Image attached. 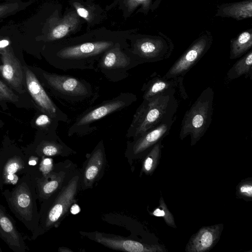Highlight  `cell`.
<instances>
[{
    "label": "cell",
    "instance_id": "cell-1",
    "mask_svg": "<svg viewBox=\"0 0 252 252\" xmlns=\"http://www.w3.org/2000/svg\"><path fill=\"white\" fill-rule=\"evenodd\" d=\"M1 194L11 211L32 232V239L34 240L40 235L35 173L23 175L11 189H5Z\"/></svg>",
    "mask_w": 252,
    "mask_h": 252
},
{
    "label": "cell",
    "instance_id": "cell-2",
    "mask_svg": "<svg viewBox=\"0 0 252 252\" xmlns=\"http://www.w3.org/2000/svg\"><path fill=\"white\" fill-rule=\"evenodd\" d=\"M176 90L143 99L137 108L126 136L135 140L161 123L174 119L178 108Z\"/></svg>",
    "mask_w": 252,
    "mask_h": 252
},
{
    "label": "cell",
    "instance_id": "cell-3",
    "mask_svg": "<svg viewBox=\"0 0 252 252\" xmlns=\"http://www.w3.org/2000/svg\"><path fill=\"white\" fill-rule=\"evenodd\" d=\"M118 43L101 40L64 46L54 53L53 64L64 70L94 69L103 54Z\"/></svg>",
    "mask_w": 252,
    "mask_h": 252
},
{
    "label": "cell",
    "instance_id": "cell-4",
    "mask_svg": "<svg viewBox=\"0 0 252 252\" xmlns=\"http://www.w3.org/2000/svg\"><path fill=\"white\" fill-rule=\"evenodd\" d=\"M214 93L208 87L186 112L181 122L179 138L190 137V145H195L204 136L212 119Z\"/></svg>",
    "mask_w": 252,
    "mask_h": 252
},
{
    "label": "cell",
    "instance_id": "cell-5",
    "mask_svg": "<svg viewBox=\"0 0 252 252\" xmlns=\"http://www.w3.org/2000/svg\"><path fill=\"white\" fill-rule=\"evenodd\" d=\"M42 75L49 88L63 103L78 104L93 101L97 97L95 89L84 79L68 75L45 72Z\"/></svg>",
    "mask_w": 252,
    "mask_h": 252
},
{
    "label": "cell",
    "instance_id": "cell-6",
    "mask_svg": "<svg viewBox=\"0 0 252 252\" xmlns=\"http://www.w3.org/2000/svg\"><path fill=\"white\" fill-rule=\"evenodd\" d=\"M137 97L131 93H121L110 100L88 109L76 118L69 127V136L73 134L84 135L92 131L90 125L104 117L123 110L136 101Z\"/></svg>",
    "mask_w": 252,
    "mask_h": 252
},
{
    "label": "cell",
    "instance_id": "cell-7",
    "mask_svg": "<svg viewBox=\"0 0 252 252\" xmlns=\"http://www.w3.org/2000/svg\"><path fill=\"white\" fill-rule=\"evenodd\" d=\"M78 183L77 176L72 178L54 198L49 197L43 201L40 210L39 229L41 235L61 220L74 201Z\"/></svg>",
    "mask_w": 252,
    "mask_h": 252
},
{
    "label": "cell",
    "instance_id": "cell-8",
    "mask_svg": "<svg viewBox=\"0 0 252 252\" xmlns=\"http://www.w3.org/2000/svg\"><path fill=\"white\" fill-rule=\"evenodd\" d=\"M141 64L130 51H123L119 44L105 52L96 63L94 70L113 82L122 81L128 76V71Z\"/></svg>",
    "mask_w": 252,
    "mask_h": 252
},
{
    "label": "cell",
    "instance_id": "cell-9",
    "mask_svg": "<svg viewBox=\"0 0 252 252\" xmlns=\"http://www.w3.org/2000/svg\"><path fill=\"white\" fill-rule=\"evenodd\" d=\"M174 49L172 40L161 32L136 40L130 51L140 64L162 61L168 58Z\"/></svg>",
    "mask_w": 252,
    "mask_h": 252
},
{
    "label": "cell",
    "instance_id": "cell-10",
    "mask_svg": "<svg viewBox=\"0 0 252 252\" xmlns=\"http://www.w3.org/2000/svg\"><path fill=\"white\" fill-rule=\"evenodd\" d=\"M36 173L30 166L25 154L16 149H4L0 152V189L6 185L15 186L23 175Z\"/></svg>",
    "mask_w": 252,
    "mask_h": 252
},
{
    "label": "cell",
    "instance_id": "cell-11",
    "mask_svg": "<svg viewBox=\"0 0 252 252\" xmlns=\"http://www.w3.org/2000/svg\"><path fill=\"white\" fill-rule=\"evenodd\" d=\"M213 40V35L209 31L203 32L176 60L164 77H184L209 50Z\"/></svg>",
    "mask_w": 252,
    "mask_h": 252
},
{
    "label": "cell",
    "instance_id": "cell-12",
    "mask_svg": "<svg viewBox=\"0 0 252 252\" xmlns=\"http://www.w3.org/2000/svg\"><path fill=\"white\" fill-rule=\"evenodd\" d=\"M25 72L28 91L40 109L52 118L68 123L67 115L55 104L34 74L27 67Z\"/></svg>",
    "mask_w": 252,
    "mask_h": 252
},
{
    "label": "cell",
    "instance_id": "cell-13",
    "mask_svg": "<svg viewBox=\"0 0 252 252\" xmlns=\"http://www.w3.org/2000/svg\"><path fill=\"white\" fill-rule=\"evenodd\" d=\"M174 119L164 122L128 143L130 153L135 157L145 156L157 142L167 135Z\"/></svg>",
    "mask_w": 252,
    "mask_h": 252
},
{
    "label": "cell",
    "instance_id": "cell-14",
    "mask_svg": "<svg viewBox=\"0 0 252 252\" xmlns=\"http://www.w3.org/2000/svg\"><path fill=\"white\" fill-rule=\"evenodd\" d=\"M94 239L104 246L114 250L129 252H166L162 245L147 244L119 237L107 236L96 233Z\"/></svg>",
    "mask_w": 252,
    "mask_h": 252
},
{
    "label": "cell",
    "instance_id": "cell-15",
    "mask_svg": "<svg viewBox=\"0 0 252 252\" xmlns=\"http://www.w3.org/2000/svg\"><path fill=\"white\" fill-rule=\"evenodd\" d=\"M223 223L203 226L189 238L185 247L186 252H206L212 250L220 239Z\"/></svg>",
    "mask_w": 252,
    "mask_h": 252
},
{
    "label": "cell",
    "instance_id": "cell-16",
    "mask_svg": "<svg viewBox=\"0 0 252 252\" xmlns=\"http://www.w3.org/2000/svg\"><path fill=\"white\" fill-rule=\"evenodd\" d=\"M0 238L14 252H25L28 247L13 218L0 204Z\"/></svg>",
    "mask_w": 252,
    "mask_h": 252
},
{
    "label": "cell",
    "instance_id": "cell-17",
    "mask_svg": "<svg viewBox=\"0 0 252 252\" xmlns=\"http://www.w3.org/2000/svg\"><path fill=\"white\" fill-rule=\"evenodd\" d=\"M2 64L0 74L3 78L19 93H23V71L21 63L10 48L0 50Z\"/></svg>",
    "mask_w": 252,
    "mask_h": 252
},
{
    "label": "cell",
    "instance_id": "cell-18",
    "mask_svg": "<svg viewBox=\"0 0 252 252\" xmlns=\"http://www.w3.org/2000/svg\"><path fill=\"white\" fill-rule=\"evenodd\" d=\"M184 77L166 78L159 75L151 76V79L144 84L141 91L143 92V99L151 97L172 90H178L184 99L188 97L183 85Z\"/></svg>",
    "mask_w": 252,
    "mask_h": 252
},
{
    "label": "cell",
    "instance_id": "cell-19",
    "mask_svg": "<svg viewBox=\"0 0 252 252\" xmlns=\"http://www.w3.org/2000/svg\"><path fill=\"white\" fill-rule=\"evenodd\" d=\"M215 16L231 18L236 20L251 18L252 17V0L222 3L218 6Z\"/></svg>",
    "mask_w": 252,
    "mask_h": 252
},
{
    "label": "cell",
    "instance_id": "cell-20",
    "mask_svg": "<svg viewBox=\"0 0 252 252\" xmlns=\"http://www.w3.org/2000/svg\"><path fill=\"white\" fill-rule=\"evenodd\" d=\"M53 169L46 175L36 178V192L37 199L40 202L55 193L62 184V175Z\"/></svg>",
    "mask_w": 252,
    "mask_h": 252
},
{
    "label": "cell",
    "instance_id": "cell-21",
    "mask_svg": "<svg viewBox=\"0 0 252 252\" xmlns=\"http://www.w3.org/2000/svg\"><path fill=\"white\" fill-rule=\"evenodd\" d=\"M104 146L100 141L91 155L83 174V181L87 186L92 185L99 175L104 163Z\"/></svg>",
    "mask_w": 252,
    "mask_h": 252
},
{
    "label": "cell",
    "instance_id": "cell-22",
    "mask_svg": "<svg viewBox=\"0 0 252 252\" xmlns=\"http://www.w3.org/2000/svg\"><path fill=\"white\" fill-rule=\"evenodd\" d=\"M252 47V29L243 31L230 40V59H235L247 53Z\"/></svg>",
    "mask_w": 252,
    "mask_h": 252
},
{
    "label": "cell",
    "instance_id": "cell-23",
    "mask_svg": "<svg viewBox=\"0 0 252 252\" xmlns=\"http://www.w3.org/2000/svg\"><path fill=\"white\" fill-rule=\"evenodd\" d=\"M59 138L57 140H43L30 152L26 155H34L40 158L60 155L67 148Z\"/></svg>",
    "mask_w": 252,
    "mask_h": 252
},
{
    "label": "cell",
    "instance_id": "cell-24",
    "mask_svg": "<svg viewBox=\"0 0 252 252\" xmlns=\"http://www.w3.org/2000/svg\"><path fill=\"white\" fill-rule=\"evenodd\" d=\"M252 73V50H250L240 60L237 61L227 73L229 80L238 78L243 75Z\"/></svg>",
    "mask_w": 252,
    "mask_h": 252
},
{
    "label": "cell",
    "instance_id": "cell-25",
    "mask_svg": "<svg viewBox=\"0 0 252 252\" xmlns=\"http://www.w3.org/2000/svg\"><path fill=\"white\" fill-rule=\"evenodd\" d=\"M163 147L162 140H160L154 145L145 156L142 167L143 173L147 175L154 173L159 164Z\"/></svg>",
    "mask_w": 252,
    "mask_h": 252
},
{
    "label": "cell",
    "instance_id": "cell-26",
    "mask_svg": "<svg viewBox=\"0 0 252 252\" xmlns=\"http://www.w3.org/2000/svg\"><path fill=\"white\" fill-rule=\"evenodd\" d=\"M78 23V18L74 13L69 14L64 20L55 28L48 35V39L54 40L63 38L75 28Z\"/></svg>",
    "mask_w": 252,
    "mask_h": 252
},
{
    "label": "cell",
    "instance_id": "cell-27",
    "mask_svg": "<svg viewBox=\"0 0 252 252\" xmlns=\"http://www.w3.org/2000/svg\"><path fill=\"white\" fill-rule=\"evenodd\" d=\"M33 2V0L23 1L22 0H5L0 3V19L4 18L19 12Z\"/></svg>",
    "mask_w": 252,
    "mask_h": 252
},
{
    "label": "cell",
    "instance_id": "cell-28",
    "mask_svg": "<svg viewBox=\"0 0 252 252\" xmlns=\"http://www.w3.org/2000/svg\"><path fill=\"white\" fill-rule=\"evenodd\" d=\"M151 213L155 217L162 218L169 226L173 228L177 227L174 216L169 210L162 195L160 196L159 200L158 207Z\"/></svg>",
    "mask_w": 252,
    "mask_h": 252
},
{
    "label": "cell",
    "instance_id": "cell-29",
    "mask_svg": "<svg viewBox=\"0 0 252 252\" xmlns=\"http://www.w3.org/2000/svg\"><path fill=\"white\" fill-rule=\"evenodd\" d=\"M236 195L238 199L246 201L252 200V178L248 177L241 180L236 188Z\"/></svg>",
    "mask_w": 252,
    "mask_h": 252
},
{
    "label": "cell",
    "instance_id": "cell-30",
    "mask_svg": "<svg viewBox=\"0 0 252 252\" xmlns=\"http://www.w3.org/2000/svg\"><path fill=\"white\" fill-rule=\"evenodd\" d=\"M0 100L16 102L18 96L3 82L0 80Z\"/></svg>",
    "mask_w": 252,
    "mask_h": 252
},
{
    "label": "cell",
    "instance_id": "cell-31",
    "mask_svg": "<svg viewBox=\"0 0 252 252\" xmlns=\"http://www.w3.org/2000/svg\"><path fill=\"white\" fill-rule=\"evenodd\" d=\"M54 120L57 119L52 118L47 114H41L36 118L35 124L38 126L45 127L50 125Z\"/></svg>",
    "mask_w": 252,
    "mask_h": 252
},
{
    "label": "cell",
    "instance_id": "cell-32",
    "mask_svg": "<svg viewBox=\"0 0 252 252\" xmlns=\"http://www.w3.org/2000/svg\"><path fill=\"white\" fill-rule=\"evenodd\" d=\"M151 0H128V4L130 8L133 9L138 5L141 4L143 8L148 11L149 9Z\"/></svg>",
    "mask_w": 252,
    "mask_h": 252
},
{
    "label": "cell",
    "instance_id": "cell-33",
    "mask_svg": "<svg viewBox=\"0 0 252 252\" xmlns=\"http://www.w3.org/2000/svg\"><path fill=\"white\" fill-rule=\"evenodd\" d=\"M76 9L77 14L80 17L85 19L87 20H89L90 18L89 12L86 9L80 6H76Z\"/></svg>",
    "mask_w": 252,
    "mask_h": 252
},
{
    "label": "cell",
    "instance_id": "cell-34",
    "mask_svg": "<svg viewBox=\"0 0 252 252\" xmlns=\"http://www.w3.org/2000/svg\"><path fill=\"white\" fill-rule=\"evenodd\" d=\"M10 44V41L7 39L0 40V50L7 47Z\"/></svg>",
    "mask_w": 252,
    "mask_h": 252
},
{
    "label": "cell",
    "instance_id": "cell-35",
    "mask_svg": "<svg viewBox=\"0 0 252 252\" xmlns=\"http://www.w3.org/2000/svg\"><path fill=\"white\" fill-rule=\"evenodd\" d=\"M80 211V207L77 204H73L70 208V212L73 214H78Z\"/></svg>",
    "mask_w": 252,
    "mask_h": 252
},
{
    "label": "cell",
    "instance_id": "cell-36",
    "mask_svg": "<svg viewBox=\"0 0 252 252\" xmlns=\"http://www.w3.org/2000/svg\"><path fill=\"white\" fill-rule=\"evenodd\" d=\"M0 252H2V251L1 249L0 246Z\"/></svg>",
    "mask_w": 252,
    "mask_h": 252
}]
</instances>
